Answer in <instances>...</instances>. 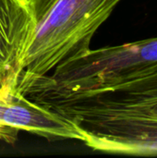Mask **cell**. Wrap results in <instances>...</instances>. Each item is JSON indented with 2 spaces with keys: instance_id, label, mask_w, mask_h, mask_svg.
Segmentation results:
<instances>
[{
  "instance_id": "obj_1",
  "label": "cell",
  "mask_w": 157,
  "mask_h": 158,
  "mask_svg": "<svg viewBox=\"0 0 157 158\" xmlns=\"http://www.w3.org/2000/svg\"><path fill=\"white\" fill-rule=\"evenodd\" d=\"M31 101L70 121L93 150L157 156V73L112 89Z\"/></svg>"
},
{
  "instance_id": "obj_2",
  "label": "cell",
  "mask_w": 157,
  "mask_h": 158,
  "mask_svg": "<svg viewBox=\"0 0 157 158\" xmlns=\"http://www.w3.org/2000/svg\"><path fill=\"white\" fill-rule=\"evenodd\" d=\"M34 29L18 84L50 73L90 49L98 28L121 0H29Z\"/></svg>"
},
{
  "instance_id": "obj_3",
  "label": "cell",
  "mask_w": 157,
  "mask_h": 158,
  "mask_svg": "<svg viewBox=\"0 0 157 158\" xmlns=\"http://www.w3.org/2000/svg\"><path fill=\"white\" fill-rule=\"evenodd\" d=\"M19 87L29 99H60L112 89L157 73V37L89 49Z\"/></svg>"
},
{
  "instance_id": "obj_4",
  "label": "cell",
  "mask_w": 157,
  "mask_h": 158,
  "mask_svg": "<svg viewBox=\"0 0 157 158\" xmlns=\"http://www.w3.org/2000/svg\"><path fill=\"white\" fill-rule=\"evenodd\" d=\"M33 29L29 0H0V90L17 88Z\"/></svg>"
}]
</instances>
